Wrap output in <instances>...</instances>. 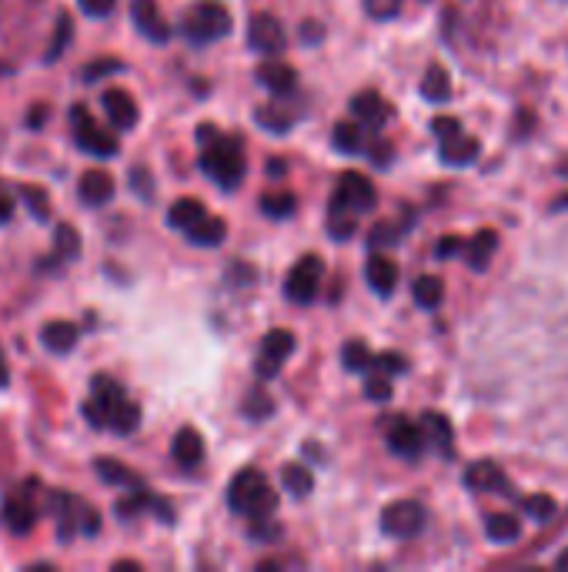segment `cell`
Masks as SVG:
<instances>
[{"instance_id":"60d3db41","label":"cell","mask_w":568,"mask_h":572,"mask_svg":"<svg viewBox=\"0 0 568 572\" xmlns=\"http://www.w3.org/2000/svg\"><path fill=\"white\" fill-rule=\"evenodd\" d=\"M54 251L67 261V258H77L80 254V235L71 228V225H58L54 228Z\"/></svg>"},{"instance_id":"e575fe53","label":"cell","mask_w":568,"mask_h":572,"mask_svg":"<svg viewBox=\"0 0 568 572\" xmlns=\"http://www.w3.org/2000/svg\"><path fill=\"white\" fill-rule=\"evenodd\" d=\"M412 295L421 308H439L442 298H445V285H442V278H434V275H418L415 285H412Z\"/></svg>"},{"instance_id":"8d00e7d4","label":"cell","mask_w":568,"mask_h":572,"mask_svg":"<svg viewBox=\"0 0 568 572\" xmlns=\"http://www.w3.org/2000/svg\"><path fill=\"white\" fill-rule=\"evenodd\" d=\"M298 208V198L288 195V191H268L265 198H261V211H265L268 217H275V222H285V217H291Z\"/></svg>"},{"instance_id":"f546056e","label":"cell","mask_w":568,"mask_h":572,"mask_svg":"<svg viewBox=\"0 0 568 572\" xmlns=\"http://www.w3.org/2000/svg\"><path fill=\"white\" fill-rule=\"evenodd\" d=\"M204 214H207V211H204V204H201L198 198H178V201L171 204V211H167V222H171V228L188 232L191 225L201 222Z\"/></svg>"},{"instance_id":"603a6c76","label":"cell","mask_w":568,"mask_h":572,"mask_svg":"<svg viewBox=\"0 0 568 572\" xmlns=\"http://www.w3.org/2000/svg\"><path fill=\"white\" fill-rule=\"evenodd\" d=\"M138 425H141V409L135 406L124 395L121 402H114L111 409H108V428H114L117 435H130V432H138Z\"/></svg>"},{"instance_id":"ee69618b","label":"cell","mask_w":568,"mask_h":572,"mask_svg":"<svg viewBox=\"0 0 568 572\" xmlns=\"http://www.w3.org/2000/svg\"><path fill=\"white\" fill-rule=\"evenodd\" d=\"M365 395H368V399H375V402H388L391 399V375H384V372L368 375L365 378Z\"/></svg>"},{"instance_id":"d6986e66","label":"cell","mask_w":568,"mask_h":572,"mask_svg":"<svg viewBox=\"0 0 568 572\" xmlns=\"http://www.w3.org/2000/svg\"><path fill=\"white\" fill-rule=\"evenodd\" d=\"M352 114L365 124V127H371V130H378L384 121H388V114H391V108L378 98V91H362L355 101H352Z\"/></svg>"},{"instance_id":"ba28073f","label":"cell","mask_w":568,"mask_h":572,"mask_svg":"<svg viewBox=\"0 0 568 572\" xmlns=\"http://www.w3.org/2000/svg\"><path fill=\"white\" fill-rule=\"evenodd\" d=\"M294 351V335L288 328H275L265 335V341H261L257 348V378H275L281 372V365L288 362V356Z\"/></svg>"},{"instance_id":"b9f144b4","label":"cell","mask_w":568,"mask_h":572,"mask_svg":"<svg viewBox=\"0 0 568 572\" xmlns=\"http://www.w3.org/2000/svg\"><path fill=\"white\" fill-rule=\"evenodd\" d=\"M521 509H526V512H529L535 522H552V519H555V512H558V502H555L552 496L539 493V496H532V499L521 502Z\"/></svg>"},{"instance_id":"db71d44e","label":"cell","mask_w":568,"mask_h":572,"mask_svg":"<svg viewBox=\"0 0 568 572\" xmlns=\"http://www.w3.org/2000/svg\"><path fill=\"white\" fill-rule=\"evenodd\" d=\"M130 185L141 188L144 198H151V185H148V178H144V167H135V178H130Z\"/></svg>"},{"instance_id":"83f0119b","label":"cell","mask_w":568,"mask_h":572,"mask_svg":"<svg viewBox=\"0 0 568 572\" xmlns=\"http://www.w3.org/2000/svg\"><path fill=\"white\" fill-rule=\"evenodd\" d=\"M495 248H498V235H495V232H478V235L468 241V248H465L468 265H471L475 272H485L489 261H492V254H495Z\"/></svg>"},{"instance_id":"f1b7e54d","label":"cell","mask_w":568,"mask_h":572,"mask_svg":"<svg viewBox=\"0 0 568 572\" xmlns=\"http://www.w3.org/2000/svg\"><path fill=\"white\" fill-rule=\"evenodd\" d=\"M421 425H425V435H428V443L439 449L442 456H452V422L445 419V415H439V412H425V419H421Z\"/></svg>"},{"instance_id":"4dcf8cb0","label":"cell","mask_w":568,"mask_h":572,"mask_svg":"<svg viewBox=\"0 0 568 572\" xmlns=\"http://www.w3.org/2000/svg\"><path fill=\"white\" fill-rule=\"evenodd\" d=\"M94 469H98V475L108 482V486H124V489H141V486H144V482H141L135 472L124 469V465L114 462V459H98Z\"/></svg>"},{"instance_id":"bcb514c9","label":"cell","mask_w":568,"mask_h":572,"mask_svg":"<svg viewBox=\"0 0 568 572\" xmlns=\"http://www.w3.org/2000/svg\"><path fill=\"white\" fill-rule=\"evenodd\" d=\"M375 369L384 375H402L408 372V359L399 356V351H381V356H375Z\"/></svg>"},{"instance_id":"e0dca14e","label":"cell","mask_w":568,"mask_h":572,"mask_svg":"<svg viewBox=\"0 0 568 572\" xmlns=\"http://www.w3.org/2000/svg\"><path fill=\"white\" fill-rule=\"evenodd\" d=\"M257 80L268 87V91L275 95V98H288V95H294V87H298V74L288 67V64H281V61H265L257 67Z\"/></svg>"},{"instance_id":"5b68a950","label":"cell","mask_w":568,"mask_h":572,"mask_svg":"<svg viewBox=\"0 0 568 572\" xmlns=\"http://www.w3.org/2000/svg\"><path fill=\"white\" fill-rule=\"evenodd\" d=\"M71 124H74V141H77L80 151L94 154V158H114L117 154V138L111 135V130L98 127L84 104L71 108Z\"/></svg>"},{"instance_id":"6f0895ef","label":"cell","mask_w":568,"mask_h":572,"mask_svg":"<svg viewBox=\"0 0 568 572\" xmlns=\"http://www.w3.org/2000/svg\"><path fill=\"white\" fill-rule=\"evenodd\" d=\"M285 167H288V164H285L281 158H275V161H268V174H272V178H285V174H288Z\"/></svg>"},{"instance_id":"d4e9b609","label":"cell","mask_w":568,"mask_h":572,"mask_svg":"<svg viewBox=\"0 0 568 572\" xmlns=\"http://www.w3.org/2000/svg\"><path fill=\"white\" fill-rule=\"evenodd\" d=\"M355 211L348 208L338 195L331 198V208H328V232H331V238H338V241H348L355 235Z\"/></svg>"},{"instance_id":"6da1fadb","label":"cell","mask_w":568,"mask_h":572,"mask_svg":"<svg viewBox=\"0 0 568 572\" xmlns=\"http://www.w3.org/2000/svg\"><path fill=\"white\" fill-rule=\"evenodd\" d=\"M201 141V171L214 185H222L225 191H235L244 182V151L235 138L217 135L214 127H201L198 130Z\"/></svg>"},{"instance_id":"44dd1931","label":"cell","mask_w":568,"mask_h":572,"mask_svg":"<svg viewBox=\"0 0 568 572\" xmlns=\"http://www.w3.org/2000/svg\"><path fill=\"white\" fill-rule=\"evenodd\" d=\"M77 325H71V322H48L40 328V341L48 345L54 356H67V351L77 345Z\"/></svg>"},{"instance_id":"7402d4cb","label":"cell","mask_w":568,"mask_h":572,"mask_svg":"<svg viewBox=\"0 0 568 572\" xmlns=\"http://www.w3.org/2000/svg\"><path fill=\"white\" fill-rule=\"evenodd\" d=\"M331 141H335V148H338L341 154H358V151H365V124H362L358 117H355V121L335 124Z\"/></svg>"},{"instance_id":"f35d334b","label":"cell","mask_w":568,"mask_h":572,"mask_svg":"<svg viewBox=\"0 0 568 572\" xmlns=\"http://www.w3.org/2000/svg\"><path fill=\"white\" fill-rule=\"evenodd\" d=\"M402 232H408L405 225H395V222H381L375 232H371V251H384V248H391V245H399L402 241Z\"/></svg>"},{"instance_id":"c3c4849f","label":"cell","mask_w":568,"mask_h":572,"mask_svg":"<svg viewBox=\"0 0 568 572\" xmlns=\"http://www.w3.org/2000/svg\"><path fill=\"white\" fill-rule=\"evenodd\" d=\"M365 11H368L375 21H391V17H399L402 0H365Z\"/></svg>"},{"instance_id":"f6af8a7d","label":"cell","mask_w":568,"mask_h":572,"mask_svg":"<svg viewBox=\"0 0 568 572\" xmlns=\"http://www.w3.org/2000/svg\"><path fill=\"white\" fill-rule=\"evenodd\" d=\"M21 195H24L27 208L34 211V217H40V222H43V217L51 214V201H48V195H43L40 188H34V185H24V188H21Z\"/></svg>"},{"instance_id":"ffe728a7","label":"cell","mask_w":568,"mask_h":572,"mask_svg":"<svg viewBox=\"0 0 568 572\" xmlns=\"http://www.w3.org/2000/svg\"><path fill=\"white\" fill-rule=\"evenodd\" d=\"M365 275H368V285H371L378 295H391V291L399 288V265H395L391 258H384V254H375V258L368 261Z\"/></svg>"},{"instance_id":"484cf974","label":"cell","mask_w":568,"mask_h":572,"mask_svg":"<svg viewBox=\"0 0 568 572\" xmlns=\"http://www.w3.org/2000/svg\"><path fill=\"white\" fill-rule=\"evenodd\" d=\"M225 235H228V225L222 222V217H201L198 225H191L188 228V241L191 245H201V248H217L225 241Z\"/></svg>"},{"instance_id":"7a4b0ae2","label":"cell","mask_w":568,"mask_h":572,"mask_svg":"<svg viewBox=\"0 0 568 572\" xmlns=\"http://www.w3.org/2000/svg\"><path fill=\"white\" fill-rule=\"evenodd\" d=\"M228 506H231L238 515L261 519V515H272V512L278 509V496H275V489L268 486V478L261 475L257 469H244V472H238L235 482H231Z\"/></svg>"},{"instance_id":"d590c367","label":"cell","mask_w":568,"mask_h":572,"mask_svg":"<svg viewBox=\"0 0 568 572\" xmlns=\"http://www.w3.org/2000/svg\"><path fill=\"white\" fill-rule=\"evenodd\" d=\"M341 362H344L348 372H368V369H375V356H371V348L365 341H348L341 348Z\"/></svg>"},{"instance_id":"d6a6232c","label":"cell","mask_w":568,"mask_h":572,"mask_svg":"<svg viewBox=\"0 0 568 572\" xmlns=\"http://www.w3.org/2000/svg\"><path fill=\"white\" fill-rule=\"evenodd\" d=\"M281 482H285V489L294 496V499H304V496H312V489H315V475L304 469L301 462H291V465H285V472H281Z\"/></svg>"},{"instance_id":"2e32d148","label":"cell","mask_w":568,"mask_h":572,"mask_svg":"<svg viewBox=\"0 0 568 572\" xmlns=\"http://www.w3.org/2000/svg\"><path fill=\"white\" fill-rule=\"evenodd\" d=\"M77 195L84 204H108L114 198V178L108 171L94 167V171H84L80 174V182H77Z\"/></svg>"},{"instance_id":"9a60e30c","label":"cell","mask_w":568,"mask_h":572,"mask_svg":"<svg viewBox=\"0 0 568 572\" xmlns=\"http://www.w3.org/2000/svg\"><path fill=\"white\" fill-rule=\"evenodd\" d=\"M130 17H135L138 30L154 43H164L171 37V27L164 24V17L157 11V0H130Z\"/></svg>"},{"instance_id":"9f6ffc18","label":"cell","mask_w":568,"mask_h":572,"mask_svg":"<svg viewBox=\"0 0 568 572\" xmlns=\"http://www.w3.org/2000/svg\"><path fill=\"white\" fill-rule=\"evenodd\" d=\"M371 161H375V164H381V167L391 161V151L384 148V141H381V148H371Z\"/></svg>"},{"instance_id":"f907efd6","label":"cell","mask_w":568,"mask_h":572,"mask_svg":"<svg viewBox=\"0 0 568 572\" xmlns=\"http://www.w3.org/2000/svg\"><path fill=\"white\" fill-rule=\"evenodd\" d=\"M465 241L458 238V235H445L439 245H434V254H439V258H455V254H465Z\"/></svg>"},{"instance_id":"7c38bea8","label":"cell","mask_w":568,"mask_h":572,"mask_svg":"<svg viewBox=\"0 0 568 572\" xmlns=\"http://www.w3.org/2000/svg\"><path fill=\"white\" fill-rule=\"evenodd\" d=\"M0 515H4V525L11 533H17V536H27L34 525H37V502L30 499V493H11L8 499H4V509H0Z\"/></svg>"},{"instance_id":"9c48e42d","label":"cell","mask_w":568,"mask_h":572,"mask_svg":"<svg viewBox=\"0 0 568 572\" xmlns=\"http://www.w3.org/2000/svg\"><path fill=\"white\" fill-rule=\"evenodd\" d=\"M248 43L265 58H278L288 48V34L278 17L272 14H254L248 21Z\"/></svg>"},{"instance_id":"4fadbf2b","label":"cell","mask_w":568,"mask_h":572,"mask_svg":"<svg viewBox=\"0 0 568 572\" xmlns=\"http://www.w3.org/2000/svg\"><path fill=\"white\" fill-rule=\"evenodd\" d=\"M465 486L475 489V493H495V496H512V486H508V478L505 472L495 465V462H471L465 469Z\"/></svg>"},{"instance_id":"5bb4252c","label":"cell","mask_w":568,"mask_h":572,"mask_svg":"<svg viewBox=\"0 0 568 572\" xmlns=\"http://www.w3.org/2000/svg\"><path fill=\"white\" fill-rule=\"evenodd\" d=\"M101 108L117 130H130L138 124V104L127 91H121V87H111V91L101 95Z\"/></svg>"},{"instance_id":"11a10c76","label":"cell","mask_w":568,"mask_h":572,"mask_svg":"<svg viewBox=\"0 0 568 572\" xmlns=\"http://www.w3.org/2000/svg\"><path fill=\"white\" fill-rule=\"evenodd\" d=\"M11 214H14V198H4V195H0V225L11 222Z\"/></svg>"},{"instance_id":"94428289","label":"cell","mask_w":568,"mask_h":572,"mask_svg":"<svg viewBox=\"0 0 568 572\" xmlns=\"http://www.w3.org/2000/svg\"><path fill=\"white\" fill-rule=\"evenodd\" d=\"M555 565H558V569H565V572H568V549H565V552H561V556H558V559H555Z\"/></svg>"},{"instance_id":"3957f363","label":"cell","mask_w":568,"mask_h":572,"mask_svg":"<svg viewBox=\"0 0 568 572\" xmlns=\"http://www.w3.org/2000/svg\"><path fill=\"white\" fill-rule=\"evenodd\" d=\"M48 509L58 515V536L64 543L77 533H84V536L101 533V512L94 506H87L84 499L71 496V493H51Z\"/></svg>"},{"instance_id":"7bdbcfd3","label":"cell","mask_w":568,"mask_h":572,"mask_svg":"<svg viewBox=\"0 0 568 572\" xmlns=\"http://www.w3.org/2000/svg\"><path fill=\"white\" fill-rule=\"evenodd\" d=\"M244 412L251 415V419H268L272 412H275V402H272V395H265L261 388H254L248 399H244Z\"/></svg>"},{"instance_id":"f5cc1de1","label":"cell","mask_w":568,"mask_h":572,"mask_svg":"<svg viewBox=\"0 0 568 572\" xmlns=\"http://www.w3.org/2000/svg\"><path fill=\"white\" fill-rule=\"evenodd\" d=\"M77 4H80L84 14H91V17H108V14L114 11L117 0H77Z\"/></svg>"},{"instance_id":"277c9868","label":"cell","mask_w":568,"mask_h":572,"mask_svg":"<svg viewBox=\"0 0 568 572\" xmlns=\"http://www.w3.org/2000/svg\"><path fill=\"white\" fill-rule=\"evenodd\" d=\"M181 30H185V37L194 40V43L222 40V37H228V30H231V14H228L222 4H194V8L185 14Z\"/></svg>"},{"instance_id":"8fae6325","label":"cell","mask_w":568,"mask_h":572,"mask_svg":"<svg viewBox=\"0 0 568 572\" xmlns=\"http://www.w3.org/2000/svg\"><path fill=\"white\" fill-rule=\"evenodd\" d=\"M348 208H352L355 214H368V211H375V204H378V195H375V185L365 178V174H358V171H348L344 178L338 182V191H335Z\"/></svg>"},{"instance_id":"91938a15","label":"cell","mask_w":568,"mask_h":572,"mask_svg":"<svg viewBox=\"0 0 568 572\" xmlns=\"http://www.w3.org/2000/svg\"><path fill=\"white\" fill-rule=\"evenodd\" d=\"M114 569H130V572H138L141 565H138V562H114Z\"/></svg>"},{"instance_id":"4316f807","label":"cell","mask_w":568,"mask_h":572,"mask_svg":"<svg viewBox=\"0 0 568 572\" xmlns=\"http://www.w3.org/2000/svg\"><path fill=\"white\" fill-rule=\"evenodd\" d=\"M439 154H442V161H445V164L462 167V164H471V161L478 158V141H475V138H468L465 130H462V135H455V138H449V141H442Z\"/></svg>"},{"instance_id":"1f68e13d","label":"cell","mask_w":568,"mask_h":572,"mask_svg":"<svg viewBox=\"0 0 568 572\" xmlns=\"http://www.w3.org/2000/svg\"><path fill=\"white\" fill-rule=\"evenodd\" d=\"M485 533H489V539H495V543H515V539L521 536V522H518V515H512V512H495V515L485 519Z\"/></svg>"},{"instance_id":"cb8c5ba5","label":"cell","mask_w":568,"mask_h":572,"mask_svg":"<svg viewBox=\"0 0 568 572\" xmlns=\"http://www.w3.org/2000/svg\"><path fill=\"white\" fill-rule=\"evenodd\" d=\"M421 95L434 104H445L452 98V77L442 64H431L421 77Z\"/></svg>"},{"instance_id":"ac0fdd59","label":"cell","mask_w":568,"mask_h":572,"mask_svg":"<svg viewBox=\"0 0 568 572\" xmlns=\"http://www.w3.org/2000/svg\"><path fill=\"white\" fill-rule=\"evenodd\" d=\"M171 456H174V462L185 465V469L201 465V459H204V443H201V435H198L194 428H181L178 435H174Z\"/></svg>"},{"instance_id":"74e56055","label":"cell","mask_w":568,"mask_h":572,"mask_svg":"<svg viewBox=\"0 0 568 572\" xmlns=\"http://www.w3.org/2000/svg\"><path fill=\"white\" fill-rule=\"evenodd\" d=\"M91 399H98L104 409H111L114 402H121V399H124V388H121L114 378H108V375H98V378L91 382Z\"/></svg>"},{"instance_id":"ab89813d","label":"cell","mask_w":568,"mask_h":572,"mask_svg":"<svg viewBox=\"0 0 568 572\" xmlns=\"http://www.w3.org/2000/svg\"><path fill=\"white\" fill-rule=\"evenodd\" d=\"M71 34H74V21L67 17V14H61L58 17V27H54V40H51V48H48V61H58L64 51H67V43H71Z\"/></svg>"},{"instance_id":"8992f818","label":"cell","mask_w":568,"mask_h":572,"mask_svg":"<svg viewBox=\"0 0 568 572\" xmlns=\"http://www.w3.org/2000/svg\"><path fill=\"white\" fill-rule=\"evenodd\" d=\"M425 522H428V512L421 502L415 499H402V502H391L384 512H381V530L388 536H395V539H412L425 530Z\"/></svg>"},{"instance_id":"30bf717a","label":"cell","mask_w":568,"mask_h":572,"mask_svg":"<svg viewBox=\"0 0 568 572\" xmlns=\"http://www.w3.org/2000/svg\"><path fill=\"white\" fill-rule=\"evenodd\" d=\"M388 446H391V452L402 456V459H418V456L428 449L425 425L408 422V419L391 422V428H388Z\"/></svg>"},{"instance_id":"52a82bcc","label":"cell","mask_w":568,"mask_h":572,"mask_svg":"<svg viewBox=\"0 0 568 572\" xmlns=\"http://www.w3.org/2000/svg\"><path fill=\"white\" fill-rule=\"evenodd\" d=\"M321 278H325L321 261H318L315 254H304V258L298 261V265L291 269L285 291H288V298H291L294 304H312V301L318 298Z\"/></svg>"},{"instance_id":"681fc988","label":"cell","mask_w":568,"mask_h":572,"mask_svg":"<svg viewBox=\"0 0 568 572\" xmlns=\"http://www.w3.org/2000/svg\"><path fill=\"white\" fill-rule=\"evenodd\" d=\"M431 135L439 138V141H449V138L462 135V121H458V117H452V114L434 117V121H431Z\"/></svg>"},{"instance_id":"7dc6e473","label":"cell","mask_w":568,"mask_h":572,"mask_svg":"<svg viewBox=\"0 0 568 572\" xmlns=\"http://www.w3.org/2000/svg\"><path fill=\"white\" fill-rule=\"evenodd\" d=\"M117 71H124V64L117 58H101V61H91L84 67V80H101V77L117 74Z\"/></svg>"},{"instance_id":"680465c9","label":"cell","mask_w":568,"mask_h":572,"mask_svg":"<svg viewBox=\"0 0 568 572\" xmlns=\"http://www.w3.org/2000/svg\"><path fill=\"white\" fill-rule=\"evenodd\" d=\"M8 378H11V372H8V362H4V356H0V388L8 385Z\"/></svg>"},{"instance_id":"836d02e7","label":"cell","mask_w":568,"mask_h":572,"mask_svg":"<svg viewBox=\"0 0 568 572\" xmlns=\"http://www.w3.org/2000/svg\"><path fill=\"white\" fill-rule=\"evenodd\" d=\"M298 121L294 108H281V104H268V108H257V124L275 130V135H285V130Z\"/></svg>"},{"instance_id":"816d5d0a","label":"cell","mask_w":568,"mask_h":572,"mask_svg":"<svg viewBox=\"0 0 568 572\" xmlns=\"http://www.w3.org/2000/svg\"><path fill=\"white\" fill-rule=\"evenodd\" d=\"M84 419L91 422L94 428H108V409L98 402V399H91V402H84Z\"/></svg>"}]
</instances>
